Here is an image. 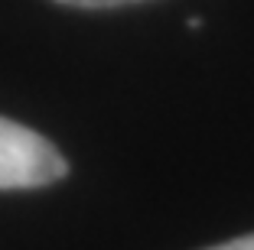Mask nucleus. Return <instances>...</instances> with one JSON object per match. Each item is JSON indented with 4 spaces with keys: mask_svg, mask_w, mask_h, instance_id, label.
<instances>
[{
    "mask_svg": "<svg viewBox=\"0 0 254 250\" xmlns=\"http://www.w3.org/2000/svg\"><path fill=\"white\" fill-rule=\"evenodd\" d=\"M65 172L68 162L46 137L0 117V189H43Z\"/></svg>",
    "mask_w": 254,
    "mask_h": 250,
    "instance_id": "nucleus-1",
    "label": "nucleus"
},
{
    "mask_svg": "<svg viewBox=\"0 0 254 250\" xmlns=\"http://www.w3.org/2000/svg\"><path fill=\"white\" fill-rule=\"evenodd\" d=\"M65 7H82V10H105V7H124V3H140V0H56Z\"/></svg>",
    "mask_w": 254,
    "mask_h": 250,
    "instance_id": "nucleus-2",
    "label": "nucleus"
},
{
    "mask_svg": "<svg viewBox=\"0 0 254 250\" xmlns=\"http://www.w3.org/2000/svg\"><path fill=\"white\" fill-rule=\"evenodd\" d=\"M205 250H254V234H245V237H235V241H225V244H215V247H205Z\"/></svg>",
    "mask_w": 254,
    "mask_h": 250,
    "instance_id": "nucleus-3",
    "label": "nucleus"
}]
</instances>
